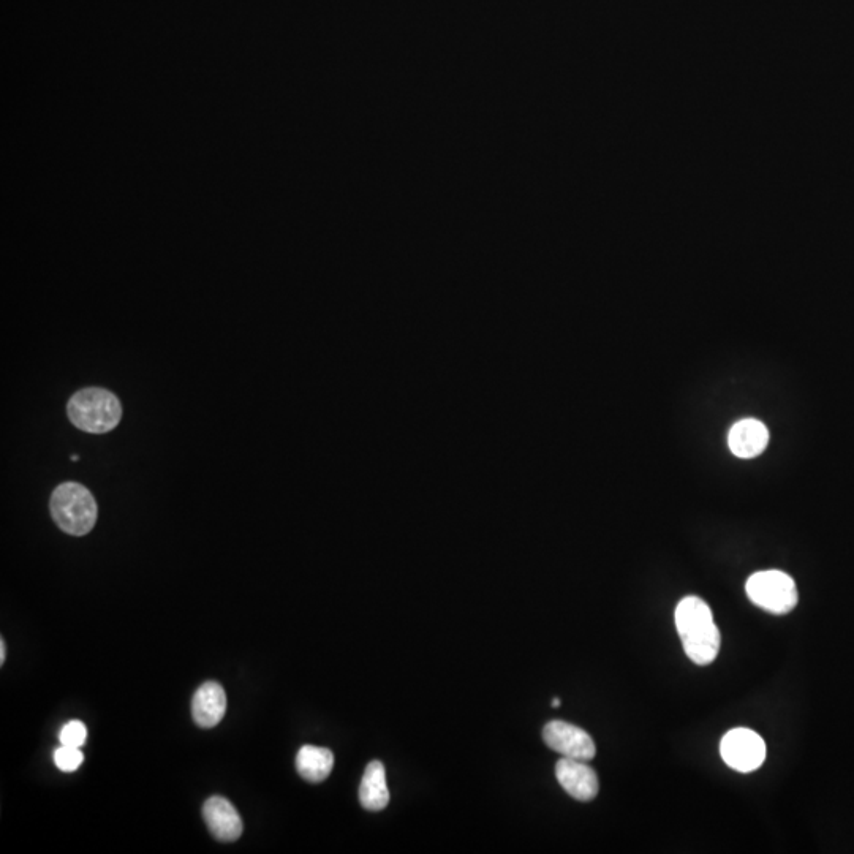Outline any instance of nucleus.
Returning a JSON list of instances; mask_svg holds the SVG:
<instances>
[{"instance_id": "nucleus-1", "label": "nucleus", "mask_w": 854, "mask_h": 854, "mask_svg": "<svg viewBox=\"0 0 854 854\" xmlns=\"http://www.w3.org/2000/svg\"><path fill=\"white\" fill-rule=\"evenodd\" d=\"M676 627L688 658L696 665H711L720 652L722 636L706 601L695 595L685 597L676 608Z\"/></svg>"}, {"instance_id": "nucleus-2", "label": "nucleus", "mask_w": 854, "mask_h": 854, "mask_svg": "<svg viewBox=\"0 0 854 854\" xmlns=\"http://www.w3.org/2000/svg\"><path fill=\"white\" fill-rule=\"evenodd\" d=\"M50 510L56 526L72 537H84L91 532L99 516L92 492L75 481L59 484L54 489Z\"/></svg>"}, {"instance_id": "nucleus-3", "label": "nucleus", "mask_w": 854, "mask_h": 854, "mask_svg": "<svg viewBox=\"0 0 854 854\" xmlns=\"http://www.w3.org/2000/svg\"><path fill=\"white\" fill-rule=\"evenodd\" d=\"M73 426L89 434H106L119 426L122 405L116 394L103 388L76 391L67 404Z\"/></svg>"}, {"instance_id": "nucleus-4", "label": "nucleus", "mask_w": 854, "mask_h": 854, "mask_svg": "<svg viewBox=\"0 0 854 854\" xmlns=\"http://www.w3.org/2000/svg\"><path fill=\"white\" fill-rule=\"evenodd\" d=\"M745 592L753 605L771 614H788L798 606L796 582L783 571H758L745 584Z\"/></svg>"}, {"instance_id": "nucleus-5", "label": "nucleus", "mask_w": 854, "mask_h": 854, "mask_svg": "<svg viewBox=\"0 0 854 854\" xmlns=\"http://www.w3.org/2000/svg\"><path fill=\"white\" fill-rule=\"evenodd\" d=\"M720 753L731 769L747 774L761 768L766 760V744L755 731L736 728L723 736Z\"/></svg>"}, {"instance_id": "nucleus-6", "label": "nucleus", "mask_w": 854, "mask_h": 854, "mask_svg": "<svg viewBox=\"0 0 854 854\" xmlns=\"http://www.w3.org/2000/svg\"><path fill=\"white\" fill-rule=\"evenodd\" d=\"M543 739L549 749L559 752L565 758L590 761L594 760L597 753L594 739L589 733L562 720L549 722L543 730Z\"/></svg>"}, {"instance_id": "nucleus-7", "label": "nucleus", "mask_w": 854, "mask_h": 854, "mask_svg": "<svg viewBox=\"0 0 854 854\" xmlns=\"http://www.w3.org/2000/svg\"><path fill=\"white\" fill-rule=\"evenodd\" d=\"M556 777L560 785L576 801L589 802L597 798L598 777L586 761L565 758L556 766Z\"/></svg>"}, {"instance_id": "nucleus-8", "label": "nucleus", "mask_w": 854, "mask_h": 854, "mask_svg": "<svg viewBox=\"0 0 854 854\" xmlns=\"http://www.w3.org/2000/svg\"><path fill=\"white\" fill-rule=\"evenodd\" d=\"M203 817L212 836L220 842H235L242 834V820L235 805L222 796H212L205 802Z\"/></svg>"}, {"instance_id": "nucleus-9", "label": "nucleus", "mask_w": 854, "mask_h": 854, "mask_svg": "<svg viewBox=\"0 0 854 854\" xmlns=\"http://www.w3.org/2000/svg\"><path fill=\"white\" fill-rule=\"evenodd\" d=\"M769 443L768 427L761 421L747 418L731 427L728 445L737 458L752 459L760 456Z\"/></svg>"}, {"instance_id": "nucleus-10", "label": "nucleus", "mask_w": 854, "mask_h": 854, "mask_svg": "<svg viewBox=\"0 0 854 854\" xmlns=\"http://www.w3.org/2000/svg\"><path fill=\"white\" fill-rule=\"evenodd\" d=\"M227 712V695L217 682H205L192 700V717L201 728H214Z\"/></svg>"}, {"instance_id": "nucleus-11", "label": "nucleus", "mask_w": 854, "mask_h": 854, "mask_svg": "<svg viewBox=\"0 0 854 854\" xmlns=\"http://www.w3.org/2000/svg\"><path fill=\"white\" fill-rule=\"evenodd\" d=\"M359 802L369 812H380L390 804L385 766L380 761L375 760L367 764L359 785Z\"/></svg>"}, {"instance_id": "nucleus-12", "label": "nucleus", "mask_w": 854, "mask_h": 854, "mask_svg": "<svg viewBox=\"0 0 854 854\" xmlns=\"http://www.w3.org/2000/svg\"><path fill=\"white\" fill-rule=\"evenodd\" d=\"M334 755L331 750L314 745H304L296 755V769L304 780L320 783L333 771Z\"/></svg>"}, {"instance_id": "nucleus-13", "label": "nucleus", "mask_w": 854, "mask_h": 854, "mask_svg": "<svg viewBox=\"0 0 854 854\" xmlns=\"http://www.w3.org/2000/svg\"><path fill=\"white\" fill-rule=\"evenodd\" d=\"M84 756L81 753L80 747H69L62 745L61 749L54 752V764L62 772H73L80 768L83 764Z\"/></svg>"}, {"instance_id": "nucleus-14", "label": "nucleus", "mask_w": 854, "mask_h": 854, "mask_svg": "<svg viewBox=\"0 0 854 854\" xmlns=\"http://www.w3.org/2000/svg\"><path fill=\"white\" fill-rule=\"evenodd\" d=\"M87 739V728L80 720H72L62 728L59 733V741L62 745L69 747H81Z\"/></svg>"}, {"instance_id": "nucleus-15", "label": "nucleus", "mask_w": 854, "mask_h": 854, "mask_svg": "<svg viewBox=\"0 0 854 854\" xmlns=\"http://www.w3.org/2000/svg\"><path fill=\"white\" fill-rule=\"evenodd\" d=\"M5 649H7V646H5V641L2 639L0 641V665H4L5 662Z\"/></svg>"}, {"instance_id": "nucleus-16", "label": "nucleus", "mask_w": 854, "mask_h": 854, "mask_svg": "<svg viewBox=\"0 0 854 854\" xmlns=\"http://www.w3.org/2000/svg\"><path fill=\"white\" fill-rule=\"evenodd\" d=\"M552 706H554V707H559V706H560V700H559V698H554V700H552Z\"/></svg>"}]
</instances>
